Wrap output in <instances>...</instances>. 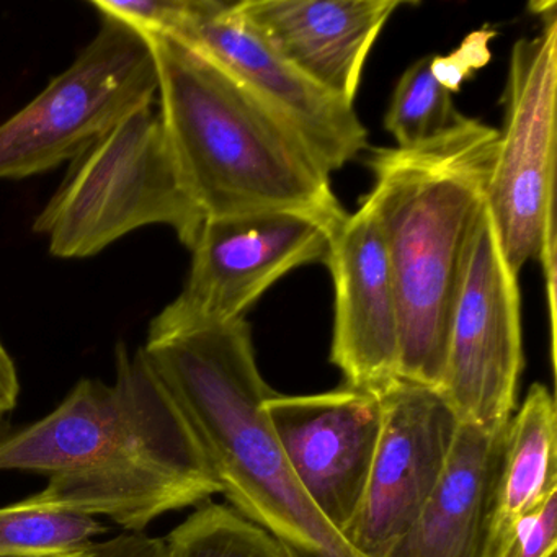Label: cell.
Instances as JSON below:
<instances>
[{
  "instance_id": "obj_1",
  "label": "cell",
  "mask_w": 557,
  "mask_h": 557,
  "mask_svg": "<svg viewBox=\"0 0 557 557\" xmlns=\"http://www.w3.org/2000/svg\"><path fill=\"white\" fill-rule=\"evenodd\" d=\"M47 475L44 491L22 498L44 510L107 517L128 533L169 511L221 494L187 420L149 367L141 347L115 348V381H77L37 422L0 417V472Z\"/></svg>"
},
{
  "instance_id": "obj_2",
  "label": "cell",
  "mask_w": 557,
  "mask_h": 557,
  "mask_svg": "<svg viewBox=\"0 0 557 557\" xmlns=\"http://www.w3.org/2000/svg\"><path fill=\"white\" fill-rule=\"evenodd\" d=\"M498 129L461 119L416 148L368 159L399 301V380L440 391L466 256L487 205Z\"/></svg>"
},
{
  "instance_id": "obj_3",
  "label": "cell",
  "mask_w": 557,
  "mask_h": 557,
  "mask_svg": "<svg viewBox=\"0 0 557 557\" xmlns=\"http://www.w3.org/2000/svg\"><path fill=\"white\" fill-rule=\"evenodd\" d=\"M200 443L231 507L278 541L288 557H360L312 504L263 416V380L246 318L141 347Z\"/></svg>"
},
{
  "instance_id": "obj_4",
  "label": "cell",
  "mask_w": 557,
  "mask_h": 557,
  "mask_svg": "<svg viewBox=\"0 0 557 557\" xmlns=\"http://www.w3.org/2000/svg\"><path fill=\"white\" fill-rule=\"evenodd\" d=\"M145 38L169 146L205 218L267 211H299L332 224L347 218L331 174L256 94L191 48Z\"/></svg>"
},
{
  "instance_id": "obj_5",
  "label": "cell",
  "mask_w": 557,
  "mask_h": 557,
  "mask_svg": "<svg viewBox=\"0 0 557 557\" xmlns=\"http://www.w3.org/2000/svg\"><path fill=\"white\" fill-rule=\"evenodd\" d=\"M156 103L136 110L73 162L34 221L58 259H89L146 226H168L187 249L205 214L178 174Z\"/></svg>"
},
{
  "instance_id": "obj_6",
  "label": "cell",
  "mask_w": 557,
  "mask_h": 557,
  "mask_svg": "<svg viewBox=\"0 0 557 557\" xmlns=\"http://www.w3.org/2000/svg\"><path fill=\"white\" fill-rule=\"evenodd\" d=\"M74 63L0 125V181H24L73 162L113 126L158 97L151 45L100 17Z\"/></svg>"
},
{
  "instance_id": "obj_7",
  "label": "cell",
  "mask_w": 557,
  "mask_h": 557,
  "mask_svg": "<svg viewBox=\"0 0 557 557\" xmlns=\"http://www.w3.org/2000/svg\"><path fill=\"white\" fill-rule=\"evenodd\" d=\"M543 30L511 50L487 208L508 265L517 275L540 260L556 231V4H541Z\"/></svg>"
},
{
  "instance_id": "obj_8",
  "label": "cell",
  "mask_w": 557,
  "mask_h": 557,
  "mask_svg": "<svg viewBox=\"0 0 557 557\" xmlns=\"http://www.w3.org/2000/svg\"><path fill=\"white\" fill-rule=\"evenodd\" d=\"M341 224L299 211L207 218L191 247L184 289L152 319L146 338L244 318L292 270L324 262Z\"/></svg>"
},
{
  "instance_id": "obj_9",
  "label": "cell",
  "mask_w": 557,
  "mask_h": 557,
  "mask_svg": "<svg viewBox=\"0 0 557 557\" xmlns=\"http://www.w3.org/2000/svg\"><path fill=\"white\" fill-rule=\"evenodd\" d=\"M523 364L518 275L485 205L453 308L440 393L461 423L507 425L517 410Z\"/></svg>"
},
{
  "instance_id": "obj_10",
  "label": "cell",
  "mask_w": 557,
  "mask_h": 557,
  "mask_svg": "<svg viewBox=\"0 0 557 557\" xmlns=\"http://www.w3.org/2000/svg\"><path fill=\"white\" fill-rule=\"evenodd\" d=\"M383 423L360 510L344 531L360 557H377L409 530L438 487L459 422L442 393L397 380L381 394Z\"/></svg>"
},
{
  "instance_id": "obj_11",
  "label": "cell",
  "mask_w": 557,
  "mask_h": 557,
  "mask_svg": "<svg viewBox=\"0 0 557 557\" xmlns=\"http://www.w3.org/2000/svg\"><path fill=\"white\" fill-rule=\"evenodd\" d=\"M263 416L312 504L342 534L360 510L383 423L381 394H270Z\"/></svg>"
},
{
  "instance_id": "obj_12",
  "label": "cell",
  "mask_w": 557,
  "mask_h": 557,
  "mask_svg": "<svg viewBox=\"0 0 557 557\" xmlns=\"http://www.w3.org/2000/svg\"><path fill=\"white\" fill-rule=\"evenodd\" d=\"M174 41L203 54L256 94L292 126L327 174L367 148V128L354 106L283 60L243 17L237 2L211 0L208 11Z\"/></svg>"
},
{
  "instance_id": "obj_13",
  "label": "cell",
  "mask_w": 557,
  "mask_h": 557,
  "mask_svg": "<svg viewBox=\"0 0 557 557\" xmlns=\"http://www.w3.org/2000/svg\"><path fill=\"white\" fill-rule=\"evenodd\" d=\"M324 263L335 296L331 361L345 386L383 394L399 380V301L383 230L367 197L332 233Z\"/></svg>"
},
{
  "instance_id": "obj_14",
  "label": "cell",
  "mask_w": 557,
  "mask_h": 557,
  "mask_svg": "<svg viewBox=\"0 0 557 557\" xmlns=\"http://www.w3.org/2000/svg\"><path fill=\"white\" fill-rule=\"evenodd\" d=\"M399 0H244L253 30L293 67L354 106L364 63Z\"/></svg>"
},
{
  "instance_id": "obj_15",
  "label": "cell",
  "mask_w": 557,
  "mask_h": 557,
  "mask_svg": "<svg viewBox=\"0 0 557 557\" xmlns=\"http://www.w3.org/2000/svg\"><path fill=\"white\" fill-rule=\"evenodd\" d=\"M508 423L459 425L438 487L409 530L377 557H495V502Z\"/></svg>"
},
{
  "instance_id": "obj_16",
  "label": "cell",
  "mask_w": 557,
  "mask_h": 557,
  "mask_svg": "<svg viewBox=\"0 0 557 557\" xmlns=\"http://www.w3.org/2000/svg\"><path fill=\"white\" fill-rule=\"evenodd\" d=\"M553 491H557L556 400L536 383L508 423L495 502L497 549L508 530Z\"/></svg>"
},
{
  "instance_id": "obj_17",
  "label": "cell",
  "mask_w": 557,
  "mask_h": 557,
  "mask_svg": "<svg viewBox=\"0 0 557 557\" xmlns=\"http://www.w3.org/2000/svg\"><path fill=\"white\" fill-rule=\"evenodd\" d=\"M168 557H288L275 537L231 505H198L165 537Z\"/></svg>"
},
{
  "instance_id": "obj_18",
  "label": "cell",
  "mask_w": 557,
  "mask_h": 557,
  "mask_svg": "<svg viewBox=\"0 0 557 557\" xmlns=\"http://www.w3.org/2000/svg\"><path fill=\"white\" fill-rule=\"evenodd\" d=\"M109 531L97 518L18 500L0 507V557H54L86 549Z\"/></svg>"
},
{
  "instance_id": "obj_19",
  "label": "cell",
  "mask_w": 557,
  "mask_h": 557,
  "mask_svg": "<svg viewBox=\"0 0 557 557\" xmlns=\"http://www.w3.org/2000/svg\"><path fill=\"white\" fill-rule=\"evenodd\" d=\"M433 57H423L397 81L384 126L397 148H416L451 128L461 115L451 90L443 87L432 70Z\"/></svg>"
},
{
  "instance_id": "obj_20",
  "label": "cell",
  "mask_w": 557,
  "mask_h": 557,
  "mask_svg": "<svg viewBox=\"0 0 557 557\" xmlns=\"http://www.w3.org/2000/svg\"><path fill=\"white\" fill-rule=\"evenodd\" d=\"M100 17L113 18L143 37L175 40L200 18L211 0H92Z\"/></svg>"
},
{
  "instance_id": "obj_21",
  "label": "cell",
  "mask_w": 557,
  "mask_h": 557,
  "mask_svg": "<svg viewBox=\"0 0 557 557\" xmlns=\"http://www.w3.org/2000/svg\"><path fill=\"white\" fill-rule=\"evenodd\" d=\"M557 546V491L508 530L495 557H554Z\"/></svg>"
},
{
  "instance_id": "obj_22",
  "label": "cell",
  "mask_w": 557,
  "mask_h": 557,
  "mask_svg": "<svg viewBox=\"0 0 557 557\" xmlns=\"http://www.w3.org/2000/svg\"><path fill=\"white\" fill-rule=\"evenodd\" d=\"M494 37V30L482 28L469 35L461 48L449 57H433L432 70L438 83L453 94L458 92L462 81L491 60L488 41Z\"/></svg>"
},
{
  "instance_id": "obj_23",
  "label": "cell",
  "mask_w": 557,
  "mask_h": 557,
  "mask_svg": "<svg viewBox=\"0 0 557 557\" xmlns=\"http://www.w3.org/2000/svg\"><path fill=\"white\" fill-rule=\"evenodd\" d=\"M92 557H168L165 541L146 533H125L87 546Z\"/></svg>"
},
{
  "instance_id": "obj_24",
  "label": "cell",
  "mask_w": 557,
  "mask_h": 557,
  "mask_svg": "<svg viewBox=\"0 0 557 557\" xmlns=\"http://www.w3.org/2000/svg\"><path fill=\"white\" fill-rule=\"evenodd\" d=\"M21 396V381H18L17 367L11 354L0 341V417L11 413L17 407Z\"/></svg>"
},
{
  "instance_id": "obj_25",
  "label": "cell",
  "mask_w": 557,
  "mask_h": 557,
  "mask_svg": "<svg viewBox=\"0 0 557 557\" xmlns=\"http://www.w3.org/2000/svg\"><path fill=\"white\" fill-rule=\"evenodd\" d=\"M54 557H83V553H81V550H77V553L63 554V556Z\"/></svg>"
}]
</instances>
